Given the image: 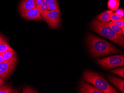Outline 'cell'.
Instances as JSON below:
<instances>
[{"instance_id": "cell-25", "label": "cell", "mask_w": 124, "mask_h": 93, "mask_svg": "<svg viewBox=\"0 0 124 93\" xmlns=\"http://www.w3.org/2000/svg\"><path fill=\"white\" fill-rule=\"evenodd\" d=\"M7 39L4 36L0 34V44L4 42L7 41Z\"/></svg>"}, {"instance_id": "cell-10", "label": "cell", "mask_w": 124, "mask_h": 93, "mask_svg": "<svg viewBox=\"0 0 124 93\" xmlns=\"http://www.w3.org/2000/svg\"><path fill=\"white\" fill-rule=\"evenodd\" d=\"M108 78L109 81L121 92L124 93V80L123 79L112 76H108Z\"/></svg>"}, {"instance_id": "cell-14", "label": "cell", "mask_w": 124, "mask_h": 93, "mask_svg": "<svg viewBox=\"0 0 124 93\" xmlns=\"http://www.w3.org/2000/svg\"><path fill=\"white\" fill-rule=\"evenodd\" d=\"M1 55L5 61H9L15 56L14 50H8L2 53Z\"/></svg>"}, {"instance_id": "cell-4", "label": "cell", "mask_w": 124, "mask_h": 93, "mask_svg": "<svg viewBox=\"0 0 124 93\" xmlns=\"http://www.w3.org/2000/svg\"><path fill=\"white\" fill-rule=\"evenodd\" d=\"M40 12L42 18L46 21L50 28L53 29H57L60 27L61 20L60 9Z\"/></svg>"}, {"instance_id": "cell-17", "label": "cell", "mask_w": 124, "mask_h": 93, "mask_svg": "<svg viewBox=\"0 0 124 93\" xmlns=\"http://www.w3.org/2000/svg\"><path fill=\"white\" fill-rule=\"evenodd\" d=\"M108 25L116 33V34H118L120 35H123V33L121 30V28H120L113 21H110L108 22Z\"/></svg>"}, {"instance_id": "cell-11", "label": "cell", "mask_w": 124, "mask_h": 93, "mask_svg": "<svg viewBox=\"0 0 124 93\" xmlns=\"http://www.w3.org/2000/svg\"><path fill=\"white\" fill-rule=\"evenodd\" d=\"M112 12L113 11L111 10L104 12L97 16V19L104 22L108 23L110 21V15Z\"/></svg>"}, {"instance_id": "cell-5", "label": "cell", "mask_w": 124, "mask_h": 93, "mask_svg": "<svg viewBox=\"0 0 124 93\" xmlns=\"http://www.w3.org/2000/svg\"><path fill=\"white\" fill-rule=\"evenodd\" d=\"M97 63L103 68L107 69L123 66L124 55H115L101 59L97 61Z\"/></svg>"}, {"instance_id": "cell-16", "label": "cell", "mask_w": 124, "mask_h": 93, "mask_svg": "<svg viewBox=\"0 0 124 93\" xmlns=\"http://www.w3.org/2000/svg\"><path fill=\"white\" fill-rule=\"evenodd\" d=\"M14 89L9 85L3 84L0 86V93H13Z\"/></svg>"}, {"instance_id": "cell-1", "label": "cell", "mask_w": 124, "mask_h": 93, "mask_svg": "<svg viewBox=\"0 0 124 93\" xmlns=\"http://www.w3.org/2000/svg\"><path fill=\"white\" fill-rule=\"evenodd\" d=\"M87 42L90 52L94 57H100L120 52L119 49L110 43L93 34H88Z\"/></svg>"}, {"instance_id": "cell-20", "label": "cell", "mask_w": 124, "mask_h": 93, "mask_svg": "<svg viewBox=\"0 0 124 93\" xmlns=\"http://www.w3.org/2000/svg\"><path fill=\"white\" fill-rule=\"evenodd\" d=\"M23 93H38L37 91L30 87H26L22 91Z\"/></svg>"}, {"instance_id": "cell-13", "label": "cell", "mask_w": 124, "mask_h": 93, "mask_svg": "<svg viewBox=\"0 0 124 93\" xmlns=\"http://www.w3.org/2000/svg\"><path fill=\"white\" fill-rule=\"evenodd\" d=\"M48 10L53 11L59 9V4L57 0H48Z\"/></svg>"}, {"instance_id": "cell-21", "label": "cell", "mask_w": 124, "mask_h": 93, "mask_svg": "<svg viewBox=\"0 0 124 93\" xmlns=\"http://www.w3.org/2000/svg\"><path fill=\"white\" fill-rule=\"evenodd\" d=\"M121 18H122L119 16L116 15L115 12H112L110 15V19L112 21H117L120 19Z\"/></svg>"}, {"instance_id": "cell-27", "label": "cell", "mask_w": 124, "mask_h": 93, "mask_svg": "<svg viewBox=\"0 0 124 93\" xmlns=\"http://www.w3.org/2000/svg\"><path fill=\"white\" fill-rule=\"evenodd\" d=\"M4 61V60L3 58L2 57L1 55V54H0V63H2Z\"/></svg>"}, {"instance_id": "cell-18", "label": "cell", "mask_w": 124, "mask_h": 93, "mask_svg": "<svg viewBox=\"0 0 124 93\" xmlns=\"http://www.w3.org/2000/svg\"><path fill=\"white\" fill-rule=\"evenodd\" d=\"M111 73L115 74L121 77H124V67L116 69H113L110 71Z\"/></svg>"}, {"instance_id": "cell-26", "label": "cell", "mask_w": 124, "mask_h": 93, "mask_svg": "<svg viewBox=\"0 0 124 93\" xmlns=\"http://www.w3.org/2000/svg\"><path fill=\"white\" fill-rule=\"evenodd\" d=\"M5 84V81L1 78L0 77V86Z\"/></svg>"}, {"instance_id": "cell-2", "label": "cell", "mask_w": 124, "mask_h": 93, "mask_svg": "<svg viewBox=\"0 0 124 93\" xmlns=\"http://www.w3.org/2000/svg\"><path fill=\"white\" fill-rule=\"evenodd\" d=\"M93 30L112 41L122 48H124V36L115 32L107 23L99 20H94L91 24Z\"/></svg>"}, {"instance_id": "cell-7", "label": "cell", "mask_w": 124, "mask_h": 93, "mask_svg": "<svg viewBox=\"0 0 124 93\" xmlns=\"http://www.w3.org/2000/svg\"><path fill=\"white\" fill-rule=\"evenodd\" d=\"M21 15L22 18L28 20L40 21L42 19L40 12L36 7L30 10L22 12Z\"/></svg>"}, {"instance_id": "cell-3", "label": "cell", "mask_w": 124, "mask_h": 93, "mask_svg": "<svg viewBox=\"0 0 124 93\" xmlns=\"http://www.w3.org/2000/svg\"><path fill=\"white\" fill-rule=\"evenodd\" d=\"M83 78L93 85L104 93H119L102 76L90 71H86L83 74Z\"/></svg>"}, {"instance_id": "cell-6", "label": "cell", "mask_w": 124, "mask_h": 93, "mask_svg": "<svg viewBox=\"0 0 124 93\" xmlns=\"http://www.w3.org/2000/svg\"><path fill=\"white\" fill-rule=\"evenodd\" d=\"M17 62L16 56L7 61L0 63V77L4 80H7L12 72Z\"/></svg>"}, {"instance_id": "cell-15", "label": "cell", "mask_w": 124, "mask_h": 93, "mask_svg": "<svg viewBox=\"0 0 124 93\" xmlns=\"http://www.w3.org/2000/svg\"><path fill=\"white\" fill-rule=\"evenodd\" d=\"M8 50L13 51V49L9 45L7 42L5 41L0 44V54Z\"/></svg>"}, {"instance_id": "cell-12", "label": "cell", "mask_w": 124, "mask_h": 93, "mask_svg": "<svg viewBox=\"0 0 124 93\" xmlns=\"http://www.w3.org/2000/svg\"><path fill=\"white\" fill-rule=\"evenodd\" d=\"M119 0H109L108 2V8L112 11H116L119 8Z\"/></svg>"}, {"instance_id": "cell-28", "label": "cell", "mask_w": 124, "mask_h": 93, "mask_svg": "<svg viewBox=\"0 0 124 93\" xmlns=\"http://www.w3.org/2000/svg\"><path fill=\"white\" fill-rule=\"evenodd\" d=\"M121 30H122V32L123 33V34H124V26L122 27V28H121Z\"/></svg>"}, {"instance_id": "cell-23", "label": "cell", "mask_w": 124, "mask_h": 93, "mask_svg": "<svg viewBox=\"0 0 124 93\" xmlns=\"http://www.w3.org/2000/svg\"><path fill=\"white\" fill-rule=\"evenodd\" d=\"M115 14L119 16L121 18H122L124 16V11L123 9L122 8H119L116 10V12H115Z\"/></svg>"}, {"instance_id": "cell-24", "label": "cell", "mask_w": 124, "mask_h": 93, "mask_svg": "<svg viewBox=\"0 0 124 93\" xmlns=\"http://www.w3.org/2000/svg\"><path fill=\"white\" fill-rule=\"evenodd\" d=\"M34 1L35 3V7L38 9L41 5L43 0H34Z\"/></svg>"}, {"instance_id": "cell-22", "label": "cell", "mask_w": 124, "mask_h": 93, "mask_svg": "<svg viewBox=\"0 0 124 93\" xmlns=\"http://www.w3.org/2000/svg\"><path fill=\"white\" fill-rule=\"evenodd\" d=\"M120 28H122L124 26V17L121 18L119 20L113 21Z\"/></svg>"}, {"instance_id": "cell-9", "label": "cell", "mask_w": 124, "mask_h": 93, "mask_svg": "<svg viewBox=\"0 0 124 93\" xmlns=\"http://www.w3.org/2000/svg\"><path fill=\"white\" fill-rule=\"evenodd\" d=\"M35 7L34 0H22L19 5V11L21 13L30 10Z\"/></svg>"}, {"instance_id": "cell-8", "label": "cell", "mask_w": 124, "mask_h": 93, "mask_svg": "<svg viewBox=\"0 0 124 93\" xmlns=\"http://www.w3.org/2000/svg\"><path fill=\"white\" fill-rule=\"evenodd\" d=\"M79 93H103V92L94 86H93L85 82H83L80 86Z\"/></svg>"}, {"instance_id": "cell-19", "label": "cell", "mask_w": 124, "mask_h": 93, "mask_svg": "<svg viewBox=\"0 0 124 93\" xmlns=\"http://www.w3.org/2000/svg\"><path fill=\"white\" fill-rule=\"evenodd\" d=\"M48 0H43L41 5L38 9L40 12H43L48 11Z\"/></svg>"}]
</instances>
